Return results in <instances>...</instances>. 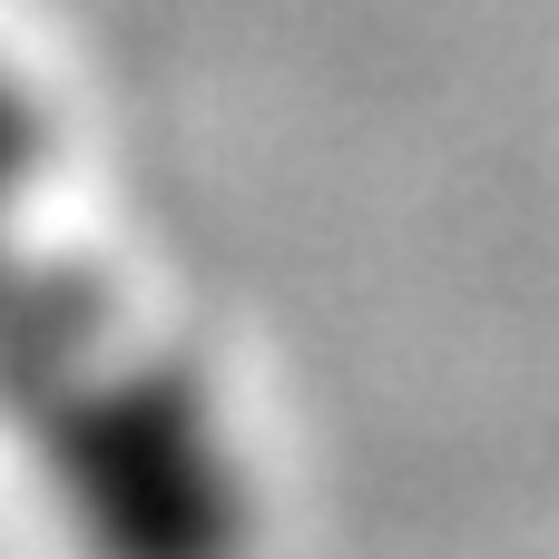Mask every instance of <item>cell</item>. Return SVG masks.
<instances>
[{
  "label": "cell",
  "mask_w": 559,
  "mask_h": 559,
  "mask_svg": "<svg viewBox=\"0 0 559 559\" xmlns=\"http://www.w3.org/2000/svg\"><path fill=\"white\" fill-rule=\"evenodd\" d=\"M10 452L79 559H255L265 540V481L236 403L147 314L69 364L10 423Z\"/></svg>",
  "instance_id": "1"
},
{
  "label": "cell",
  "mask_w": 559,
  "mask_h": 559,
  "mask_svg": "<svg viewBox=\"0 0 559 559\" xmlns=\"http://www.w3.org/2000/svg\"><path fill=\"white\" fill-rule=\"evenodd\" d=\"M49 167H59V108L29 79V59L0 49V344L69 285V265H49L29 246V206L49 187Z\"/></svg>",
  "instance_id": "2"
}]
</instances>
